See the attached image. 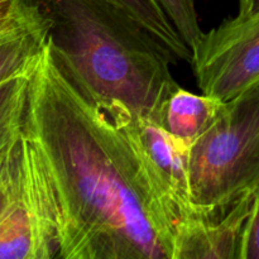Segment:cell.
<instances>
[{
	"mask_svg": "<svg viewBox=\"0 0 259 259\" xmlns=\"http://www.w3.org/2000/svg\"><path fill=\"white\" fill-rule=\"evenodd\" d=\"M190 186L197 214L224 211L259 187V82L223 104L190 147Z\"/></svg>",
	"mask_w": 259,
	"mask_h": 259,
	"instance_id": "obj_3",
	"label": "cell"
},
{
	"mask_svg": "<svg viewBox=\"0 0 259 259\" xmlns=\"http://www.w3.org/2000/svg\"><path fill=\"white\" fill-rule=\"evenodd\" d=\"M125 5L179 61L192 62V51L185 43L158 0H118Z\"/></svg>",
	"mask_w": 259,
	"mask_h": 259,
	"instance_id": "obj_9",
	"label": "cell"
},
{
	"mask_svg": "<svg viewBox=\"0 0 259 259\" xmlns=\"http://www.w3.org/2000/svg\"><path fill=\"white\" fill-rule=\"evenodd\" d=\"M163 10L190 50H194L204 35L194 0H158Z\"/></svg>",
	"mask_w": 259,
	"mask_h": 259,
	"instance_id": "obj_10",
	"label": "cell"
},
{
	"mask_svg": "<svg viewBox=\"0 0 259 259\" xmlns=\"http://www.w3.org/2000/svg\"><path fill=\"white\" fill-rule=\"evenodd\" d=\"M240 259H259V187L254 194L249 218L243 232Z\"/></svg>",
	"mask_w": 259,
	"mask_h": 259,
	"instance_id": "obj_11",
	"label": "cell"
},
{
	"mask_svg": "<svg viewBox=\"0 0 259 259\" xmlns=\"http://www.w3.org/2000/svg\"><path fill=\"white\" fill-rule=\"evenodd\" d=\"M239 15L259 14V0H239Z\"/></svg>",
	"mask_w": 259,
	"mask_h": 259,
	"instance_id": "obj_12",
	"label": "cell"
},
{
	"mask_svg": "<svg viewBox=\"0 0 259 259\" xmlns=\"http://www.w3.org/2000/svg\"><path fill=\"white\" fill-rule=\"evenodd\" d=\"M191 65L201 93L224 103L257 85L259 14H238L204 33Z\"/></svg>",
	"mask_w": 259,
	"mask_h": 259,
	"instance_id": "obj_5",
	"label": "cell"
},
{
	"mask_svg": "<svg viewBox=\"0 0 259 259\" xmlns=\"http://www.w3.org/2000/svg\"><path fill=\"white\" fill-rule=\"evenodd\" d=\"M22 129L48 192L60 259H174L175 230L114 100L47 39L27 65Z\"/></svg>",
	"mask_w": 259,
	"mask_h": 259,
	"instance_id": "obj_1",
	"label": "cell"
},
{
	"mask_svg": "<svg viewBox=\"0 0 259 259\" xmlns=\"http://www.w3.org/2000/svg\"><path fill=\"white\" fill-rule=\"evenodd\" d=\"M47 187L18 123L0 125V259L58 258Z\"/></svg>",
	"mask_w": 259,
	"mask_h": 259,
	"instance_id": "obj_4",
	"label": "cell"
},
{
	"mask_svg": "<svg viewBox=\"0 0 259 259\" xmlns=\"http://www.w3.org/2000/svg\"><path fill=\"white\" fill-rule=\"evenodd\" d=\"M47 39L90 88L158 121L180 88L171 71L177 58L118 0H29Z\"/></svg>",
	"mask_w": 259,
	"mask_h": 259,
	"instance_id": "obj_2",
	"label": "cell"
},
{
	"mask_svg": "<svg viewBox=\"0 0 259 259\" xmlns=\"http://www.w3.org/2000/svg\"><path fill=\"white\" fill-rule=\"evenodd\" d=\"M132 146L148 174L152 187L177 229L197 217L190 186V147L156 120L114 100Z\"/></svg>",
	"mask_w": 259,
	"mask_h": 259,
	"instance_id": "obj_6",
	"label": "cell"
},
{
	"mask_svg": "<svg viewBox=\"0 0 259 259\" xmlns=\"http://www.w3.org/2000/svg\"><path fill=\"white\" fill-rule=\"evenodd\" d=\"M254 194L224 211L197 215L182 224L175 235L174 259H240L243 232Z\"/></svg>",
	"mask_w": 259,
	"mask_h": 259,
	"instance_id": "obj_7",
	"label": "cell"
},
{
	"mask_svg": "<svg viewBox=\"0 0 259 259\" xmlns=\"http://www.w3.org/2000/svg\"><path fill=\"white\" fill-rule=\"evenodd\" d=\"M224 101L179 88L162 108L157 123L176 138L192 146L209 129Z\"/></svg>",
	"mask_w": 259,
	"mask_h": 259,
	"instance_id": "obj_8",
	"label": "cell"
}]
</instances>
